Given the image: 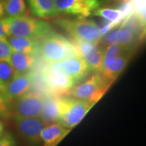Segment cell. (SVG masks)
Returning a JSON list of instances; mask_svg holds the SVG:
<instances>
[{"label":"cell","instance_id":"26","mask_svg":"<svg viewBox=\"0 0 146 146\" xmlns=\"http://www.w3.org/2000/svg\"><path fill=\"white\" fill-rule=\"evenodd\" d=\"M13 50L6 37L0 38V60L9 61Z\"/></svg>","mask_w":146,"mask_h":146},{"label":"cell","instance_id":"29","mask_svg":"<svg viewBox=\"0 0 146 146\" xmlns=\"http://www.w3.org/2000/svg\"><path fill=\"white\" fill-rule=\"evenodd\" d=\"M81 1L85 3L87 6H88L92 12L96 10V9L99 8L101 5V3L98 0H81Z\"/></svg>","mask_w":146,"mask_h":146},{"label":"cell","instance_id":"4","mask_svg":"<svg viewBox=\"0 0 146 146\" xmlns=\"http://www.w3.org/2000/svg\"><path fill=\"white\" fill-rule=\"evenodd\" d=\"M96 104L75 98H60V112L58 123L68 129L78 125Z\"/></svg>","mask_w":146,"mask_h":146},{"label":"cell","instance_id":"32","mask_svg":"<svg viewBox=\"0 0 146 146\" xmlns=\"http://www.w3.org/2000/svg\"><path fill=\"white\" fill-rule=\"evenodd\" d=\"M0 91H2V92L3 93V94H4L5 89H4V87H3L2 86V85H1V83H0Z\"/></svg>","mask_w":146,"mask_h":146},{"label":"cell","instance_id":"8","mask_svg":"<svg viewBox=\"0 0 146 146\" xmlns=\"http://www.w3.org/2000/svg\"><path fill=\"white\" fill-rule=\"evenodd\" d=\"M14 120L19 134L29 145L37 146L41 143V131L47 125L41 118L14 116Z\"/></svg>","mask_w":146,"mask_h":146},{"label":"cell","instance_id":"18","mask_svg":"<svg viewBox=\"0 0 146 146\" xmlns=\"http://www.w3.org/2000/svg\"><path fill=\"white\" fill-rule=\"evenodd\" d=\"M9 62L15 71L16 75H18L30 72L34 65L35 58L33 55L13 52Z\"/></svg>","mask_w":146,"mask_h":146},{"label":"cell","instance_id":"21","mask_svg":"<svg viewBox=\"0 0 146 146\" xmlns=\"http://www.w3.org/2000/svg\"><path fill=\"white\" fill-rule=\"evenodd\" d=\"M135 47L123 45H109L103 49L104 58H118L124 56L132 57Z\"/></svg>","mask_w":146,"mask_h":146},{"label":"cell","instance_id":"16","mask_svg":"<svg viewBox=\"0 0 146 146\" xmlns=\"http://www.w3.org/2000/svg\"><path fill=\"white\" fill-rule=\"evenodd\" d=\"M60 98L58 96L45 97L40 118L47 125L58 123L60 112Z\"/></svg>","mask_w":146,"mask_h":146},{"label":"cell","instance_id":"2","mask_svg":"<svg viewBox=\"0 0 146 146\" xmlns=\"http://www.w3.org/2000/svg\"><path fill=\"white\" fill-rule=\"evenodd\" d=\"M56 24L73 39V41H89L99 44L102 35L98 25L92 20L84 18H62Z\"/></svg>","mask_w":146,"mask_h":146},{"label":"cell","instance_id":"23","mask_svg":"<svg viewBox=\"0 0 146 146\" xmlns=\"http://www.w3.org/2000/svg\"><path fill=\"white\" fill-rule=\"evenodd\" d=\"M15 76V71L9 61L0 60V83L4 89L12 81Z\"/></svg>","mask_w":146,"mask_h":146},{"label":"cell","instance_id":"28","mask_svg":"<svg viewBox=\"0 0 146 146\" xmlns=\"http://www.w3.org/2000/svg\"><path fill=\"white\" fill-rule=\"evenodd\" d=\"M16 142L14 137L10 133H5L4 135L0 137V146H16Z\"/></svg>","mask_w":146,"mask_h":146},{"label":"cell","instance_id":"7","mask_svg":"<svg viewBox=\"0 0 146 146\" xmlns=\"http://www.w3.org/2000/svg\"><path fill=\"white\" fill-rule=\"evenodd\" d=\"M45 97L38 91H29L15 100L13 106L14 116L25 118H40Z\"/></svg>","mask_w":146,"mask_h":146},{"label":"cell","instance_id":"17","mask_svg":"<svg viewBox=\"0 0 146 146\" xmlns=\"http://www.w3.org/2000/svg\"><path fill=\"white\" fill-rule=\"evenodd\" d=\"M8 37V42L13 52L33 56L39 52V43L36 39L11 35Z\"/></svg>","mask_w":146,"mask_h":146},{"label":"cell","instance_id":"33","mask_svg":"<svg viewBox=\"0 0 146 146\" xmlns=\"http://www.w3.org/2000/svg\"><path fill=\"white\" fill-rule=\"evenodd\" d=\"M98 1H100V3H102V2H106V1H108V0H98Z\"/></svg>","mask_w":146,"mask_h":146},{"label":"cell","instance_id":"22","mask_svg":"<svg viewBox=\"0 0 146 146\" xmlns=\"http://www.w3.org/2000/svg\"><path fill=\"white\" fill-rule=\"evenodd\" d=\"M94 14L104 18L109 23H113L116 27L118 26L124 19L123 13L118 9L99 8L94 11Z\"/></svg>","mask_w":146,"mask_h":146},{"label":"cell","instance_id":"1","mask_svg":"<svg viewBox=\"0 0 146 146\" xmlns=\"http://www.w3.org/2000/svg\"><path fill=\"white\" fill-rule=\"evenodd\" d=\"M39 52L43 59L50 64L60 62L68 58L78 56L72 42L52 31L41 39Z\"/></svg>","mask_w":146,"mask_h":146},{"label":"cell","instance_id":"27","mask_svg":"<svg viewBox=\"0 0 146 146\" xmlns=\"http://www.w3.org/2000/svg\"><path fill=\"white\" fill-rule=\"evenodd\" d=\"M10 36V24L8 18L0 19V38Z\"/></svg>","mask_w":146,"mask_h":146},{"label":"cell","instance_id":"14","mask_svg":"<svg viewBox=\"0 0 146 146\" xmlns=\"http://www.w3.org/2000/svg\"><path fill=\"white\" fill-rule=\"evenodd\" d=\"M58 14H66L84 18L90 16L92 11L81 0H54Z\"/></svg>","mask_w":146,"mask_h":146},{"label":"cell","instance_id":"30","mask_svg":"<svg viewBox=\"0 0 146 146\" xmlns=\"http://www.w3.org/2000/svg\"><path fill=\"white\" fill-rule=\"evenodd\" d=\"M5 16L4 12V3H3V0H0V19L3 18Z\"/></svg>","mask_w":146,"mask_h":146},{"label":"cell","instance_id":"19","mask_svg":"<svg viewBox=\"0 0 146 146\" xmlns=\"http://www.w3.org/2000/svg\"><path fill=\"white\" fill-rule=\"evenodd\" d=\"M27 3L33 15L46 18L58 15L54 0H27Z\"/></svg>","mask_w":146,"mask_h":146},{"label":"cell","instance_id":"13","mask_svg":"<svg viewBox=\"0 0 146 146\" xmlns=\"http://www.w3.org/2000/svg\"><path fill=\"white\" fill-rule=\"evenodd\" d=\"M131 58V56L104 58L100 74L112 85L123 72Z\"/></svg>","mask_w":146,"mask_h":146},{"label":"cell","instance_id":"25","mask_svg":"<svg viewBox=\"0 0 146 146\" xmlns=\"http://www.w3.org/2000/svg\"><path fill=\"white\" fill-rule=\"evenodd\" d=\"M133 13L145 24V0H132Z\"/></svg>","mask_w":146,"mask_h":146},{"label":"cell","instance_id":"31","mask_svg":"<svg viewBox=\"0 0 146 146\" xmlns=\"http://www.w3.org/2000/svg\"><path fill=\"white\" fill-rule=\"evenodd\" d=\"M5 133V126L3 125V122L0 120V137H1L3 135H4Z\"/></svg>","mask_w":146,"mask_h":146},{"label":"cell","instance_id":"15","mask_svg":"<svg viewBox=\"0 0 146 146\" xmlns=\"http://www.w3.org/2000/svg\"><path fill=\"white\" fill-rule=\"evenodd\" d=\"M70 131V129H66L58 123L47 125L41 133L42 145L57 146Z\"/></svg>","mask_w":146,"mask_h":146},{"label":"cell","instance_id":"10","mask_svg":"<svg viewBox=\"0 0 146 146\" xmlns=\"http://www.w3.org/2000/svg\"><path fill=\"white\" fill-rule=\"evenodd\" d=\"M143 36L131 29L119 27L114 31H110L102 36L101 41L104 45H123L136 47Z\"/></svg>","mask_w":146,"mask_h":146},{"label":"cell","instance_id":"24","mask_svg":"<svg viewBox=\"0 0 146 146\" xmlns=\"http://www.w3.org/2000/svg\"><path fill=\"white\" fill-rule=\"evenodd\" d=\"M11 104L12 103L8 100L5 94L0 91V118L10 120L14 116Z\"/></svg>","mask_w":146,"mask_h":146},{"label":"cell","instance_id":"12","mask_svg":"<svg viewBox=\"0 0 146 146\" xmlns=\"http://www.w3.org/2000/svg\"><path fill=\"white\" fill-rule=\"evenodd\" d=\"M58 64L60 69L75 83L85 79L90 72L86 62L80 56L68 58Z\"/></svg>","mask_w":146,"mask_h":146},{"label":"cell","instance_id":"11","mask_svg":"<svg viewBox=\"0 0 146 146\" xmlns=\"http://www.w3.org/2000/svg\"><path fill=\"white\" fill-rule=\"evenodd\" d=\"M33 81L34 75L31 72L16 75L12 81L5 87V96L12 103L31 91Z\"/></svg>","mask_w":146,"mask_h":146},{"label":"cell","instance_id":"3","mask_svg":"<svg viewBox=\"0 0 146 146\" xmlns=\"http://www.w3.org/2000/svg\"><path fill=\"white\" fill-rule=\"evenodd\" d=\"M10 36H21L36 39L52 31V27L46 22L27 15L8 18Z\"/></svg>","mask_w":146,"mask_h":146},{"label":"cell","instance_id":"20","mask_svg":"<svg viewBox=\"0 0 146 146\" xmlns=\"http://www.w3.org/2000/svg\"><path fill=\"white\" fill-rule=\"evenodd\" d=\"M5 15L9 18L27 15V8L25 0H3Z\"/></svg>","mask_w":146,"mask_h":146},{"label":"cell","instance_id":"5","mask_svg":"<svg viewBox=\"0 0 146 146\" xmlns=\"http://www.w3.org/2000/svg\"><path fill=\"white\" fill-rule=\"evenodd\" d=\"M110 87L100 73H95L85 81L73 87L70 94L73 98L96 104Z\"/></svg>","mask_w":146,"mask_h":146},{"label":"cell","instance_id":"9","mask_svg":"<svg viewBox=\"0 0 146 146\" xmlns=\"http://www.w3.org/2000/svg\"><path fill=\"white\" fill-rule=\"evenodd\" d=\"M72 43L78 56L86 62L90 72L100 73L104 59L103 49L92 42L73 41Z\"/></svg>","mask_w":146,"mask_h":146},{"label":"cell","instance_id":"6","mask_svg":"<svg viewBox=\"0 0 146 146\" xmlns=\"http://www.w3.org/2000/svg\"><path fill=\"white\" fill-rule=\"evenodd\" d=\"M42 78L47 88L56 94L70 92L76 84L60 69L58 62L50 64L43 69Z\"/></svg>","mask_w":146,"mask_h":146}]
</instances>
